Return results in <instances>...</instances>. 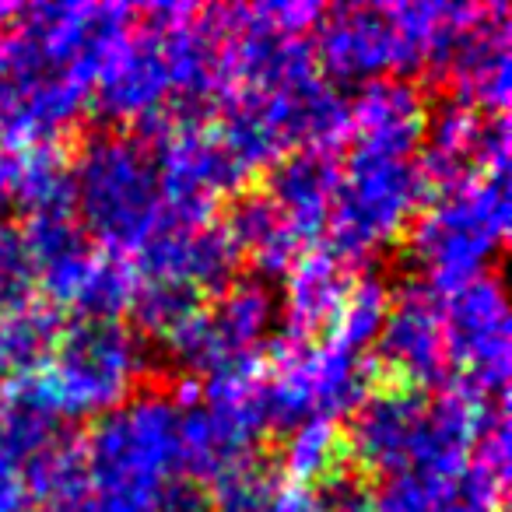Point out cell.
<instances>
[{"label": "cell", "instance_id": "cell-15", "mask_svg": "<svg viewBox=\"0 0 512 512\" xmlns=\"http://www.w3.org/2000/svg\"><path fill=\"white\" fill-rule=\"evenodd\" d=\"M428 99L407 78H376L351 99V148L414 158L425 134Z\"/></svg>", "mask_w": 512, "mask_h": 512}, {"label": "cell", "instance_id": "cell-22", "mask_svg": "<svg viewBox=\"0 0 512 512\" xmlns=\"http://www.w3.org/2000/svg\"><path fill=\"white\" fill-rule=\"evenodd\" d=\"M281 484L285 481H281L271 456L253 453L235 460L218 477H211L204 491L207 502H211V512H267V505L278 495Z\"/></svg>", "mask_w": 512, "mask_h": 512}, {"label": "cell", "instance_id": "cell-4", "mask_svg": "<svg viewBox=\"0 0 512 512\" xmlns=\"http://www.w3.org/2000/svg\"><path fill=\"white\" fill-rule=\"evenodd\" d=\"M432 200L418 158H393L348 148L341 158V183L330 207V253L351 271L369 264L379 249L393 246Z\"/></svg>", "mask_w": 512, "mask_h": 512}, {"label": "cell", "instance_id": "cell-20", "mask_svg": "<svg viewBox=\"0 0 512 512\" xmlns=\"http://www.w3.org/2000/svg\"><path fill=\"white\" fill-rule=\"evenodd\" d=\"M60 327H64L60 313L43 299H29L0 313V376L18 379L43 369Z\"/></svg>", "mask_w": 512, "mask_h": 512}, {"label": "cell", "instance_id": "cell-6", "mask_svg": "<svg viewBox=\"0 0 512 512\" xmlns=\"http://www.w3.org/2000/svg\"><path fill=\"white\" fill-rule=\"evenodd\" d=\"M442 337L453 386L481 400L505 397L509 355V302L498 274H481L442 299Z\"/></svg>", "mask_w": 512, "mask_h": 512}, {"label": "cell", "instance_id": "cell-12", "mask_svg": "<svg viewBox=\"0 0 512 512\" xmlns=\"http://www.w3.org/2000/svg\"><path fill=\"white\" fill-rule=\"evenodd\" d=\"M92 106L106 120L130 123V127L169 116V71H165L158 32L134 18L123 43L109 53L106 67L99 71Z\"/></svg>", "mask_w": 512, "mask_h": 512}, {"label": "cell", "instance_id": "cell-7", "mask_svg": "<svg viewBox=\"0 0 512 512\" xmlns=\"http://www.w3.org/2000/svg\"><path fill=\"white\" fill-rule=\"evenodd\" d=\"M376 365L383 379L414 390H449L446 337H442V299L421 281L393 288L390 313L376 337Z\"/></svg>", "mask_w": 512, "mask_h": 512}, {"label": "cell", "instance_id": "cell-31", "mask_svg": "<svg viewBox=\"0 0 512 512\" xmlns=\"http://www.w3.org/2000/svg\"><path fill=\"white\" fill-rule=\"evenodd\" d=\"M36 512H99L88 495V484L85 488H74V491H64V495H53L46 502L36 505Z\"/></svg>", "mask_w": 512, "mask_h": 512}, {"label": "cell", "instance_id": "cell-10", "mask_svg": "<svg viewBox=\"0 0 512 512\" xmlns=\"http://www.w3.org/2000/svg\"><path fill=\"white\" fill-rule=\"evenodd\" d=\"M316 67L341 85H369L400 74V43L386 4L323 8L316 22Z\"/></svg>", "mask_w": 512, "mask_h": 512}, {"label": "cell", "instance_id": "cell-13", "mask_svg": "<svg viewBox=\"0 0 512 512\" xmlns=\"http://www.w3.org/2000/svg\"><path fill=\"white\" fill-rule=\"evenodd\" d=\"M355 271L341 264L330 249H309L285 274V295L281 306L278 341L285 344H320L323 337L334 334L341 309L348 302Z\"/></svg>", "mask_w": 512, "mask_h": 512}, {"label": "cell", "instance_id": "cell-28", "mask_svg": "<svg viewBox=\"0 0 512 512\" xmlns=\"http://www.w3.org/2000/svg\"><path fill=\"white\" fill-rule=\"evenodd\" d=\"M323 512H376V484L355 467L337 470L316 488Z\"/></svg>", "mask_w": 512, "mask_h": 512}, {"label": "cell", "instance_id": "cell-21", "mask_svg": "<svg viewBox=\"0 0 512 512\" xmlns=\"http://www.w3.org/2000/svg\"><path fill=\"white\" fill-rule=\"evenodd\" d=\"M134 292H137V271L127 256L95 249L92 264H88L67 313L74 320H120L123 313H130Z\"/></svg>", "mask_w": 512, "mask_h": 512}, {"label": "cell", "instance_id": "cell-24", "mask_svg": "<svg viewBox=\"0 0 512 512\" xmlns=\"http://www.w3.org/2000/svg\"><path fill=\"white\" fill-rule=\"evenodd\" d=\"M204 309V299L186 288L162 285V281H137L134 302H130V313L137 320V330L151 334L155 341H169L172 334L186 327L193 316Z\"/></svg>", "mask_w": 512, "mask_h": 512}, {"label": "cell", "instance_id": "cell-16", "mask_svg": "<svg viewBox=\"0 0 512 512\" xmlns=\"http://www.w3.org/2000/svg\"><path fill=\"white\" fill-rule=\"evenodd\" d=\"M225 235L232 239L235 253L242 264L253 267L260 278H285L292 264L306 249L292 235L288 221L271 204L264 190H242L228 200L225 221H221Z\"/></svg>", "mask_w": 512, "mask_h": 512}, {"label": "cell", "instance_id": "cell-3", "mask_svg": "<svg viewBox=\"0 0 512 512\" xmlns=\"http://www.w3.org/2000/svg\"><path fill=\"white\" fill-rule=\"evenodd\" d=\"M509 235V183L505 176H477L456 190L432 193L425 211L407 228L421 285L439 299L488 274Z\"/></svg>", "mask_w": 512, "mask_h": 512}, {"label": "cell", "instance_id": "cell-27", "mask_svg": "<svg viewBox=\"0 0 512 512\" xmlns=\"http://www.w3.org/2000/svg\"><path fill=\"white\" fill-rule=\"evenodd\" d=\"M456 477V474H453ZM449 477L432 474H397L376 488V512H432Z\"/></svg>", "mask_w": 512, "mask_h": 512}, {"label": "cell", "instance_id": "cell-5", "mask_svg": "<svg viewBox=\"0 0 512 512\" xmlns=\"http://www.w3.org/2000/svg\"><path fill=\"white\" fill-rule=\"evenodd\" d=\"M148 372L144 337L123 320H71L39 369L53 411L67 421H99L123 407Z\"/></svg>", "mask_w": 512, "mask_h": 512}, {"label": "cell", "instance_id": "cell-2", "mask_svg": "<svg viewBox=\"0 0 512 512\" xmlns=\"http://www.w3.org/2000/svg\"><path fill=\"white\" fill-rule=\"evenodd\" d=\"M74 218L99 249L134 256L162 225V183L155 155L144 141L120 130L85 137L71 158Z\"/></svg>", "mask_w": 512, "mask_h": 512}, {"label": "cell", "instance_id": "cell-17", "mask_svg": "<svg viewBox=\"0 0 512 512\" xmlns=\"http://www.w3.org/2000/svg\"><path fill=\"white\" fill-rule=\"evenodd\" d=\"M484 116L460 102H442L439 109H428L425 134L418 144V165L425 172L432 193L456 190V186L477 179V144H481Z\"/></svg>", "mask_w": 512, "mask_h": 512}, {"label": "cell", "instance_id": "cell-1", "mask_svg": "<svg viewBox=\"0 0 512 512\" xmlns=\"http://www.w3.org/2000/svg\"><path fill=\"white\" fill-rule=\"evenodd\" d=\"M183 411L172 393L144 390L92 421L81 442L88 495L99 512H158V498L183 477Z\"/></svg>", "mask_w": 512, "mask_h": 512}, {"label": "cell", "instance_id": "cell-8", "mask_svg": "<svg viewBox=\"0 0 512 512\" xmlns=\"http://www.w3.org/2000/svg\"><path fill=\"white\" fill-rule=\"evenodd\" d=\"M428 397L432 393L414 390L404 383H383L358 404L351 425L344 428L348 460L365 477H397L411 474L418 460L421 435H425Z\"/></svg>", "mask_w": 512, "mask_h": 512}, {"label": "cell", "instance_id": "cell-25", "mask_svg": "<svg viewBox=\"0 0 512 512\" xmlns=\"http://www.w3.org/2000/svg\"><path fill=\"white\" fill-rule=\"evenodd\" d=\"M36 299V267L18 228L0 221V313Z\"/></svg>", "mask_w": 512, "mask_h": 512}, {"label": "cell", "instance_id": "cell-30", "mask_svg": "<svg viewBox=\"0 0 512 512\" xmlns=\"http://www.w3.org/2000/svg\"><path fill=\"white\" fill-rule=\"evenodd\" d=\"M267 512H323L320 498L313 488H299V484H281L278 495L271 498Z\"/></svg>", "mask_w": 512, "mask_h": 512}, {"label": "cell", "instance_id": "cell-11", "mask_svg": "<svg viewBox=\"0 0 512 512\" xmlns=\"http://www.w3.org/2000/svg\"><path fill=\"white\" fill-rule=\"evenodd\" d=\"M509 39H512V18L505 4H477L474 18L456 39L439 81L456 95L453 102L474 109V113L505 116L512 92V71H509Z\"/></svg>", "mask_w": 512, "mask_h": 512}, {"label": "cell", "instance_id": "cell-26", "mask_svg": "<svg viewBox=\"0 0 512 512\" xmlns=\"http://www.w3.org/2000/svg\"><path fill=\"white\" fill-rule=\"evenodd\" d=\"M502 488H505L502 481H495L491 474H484V470L467 463L460 474L449 477L446 491L432 505V512H498Z\"/></svg>", "mask_w": 512, "mask_h": 512}, {"label": "cell", "instance_id": "cell-9", "mask_svg": "<svg viewBox=\"0 0 512 512\" xmlns=\"http://www.w3.org/2000/svg\"><path fill=\"white\" fill-rule=\"evenodd\" d=\"M130 264L137 281H162L204 299V295H221L239 278L242 260L221 221H204V225L162 221Z\"/></svg>", "mask_w": 512, "mask_h": 512}, {"label": "cell", "instance_id": "cell-19", "mask_svg": "<svg viewBox=\"0 0 512 512\" xmlns=\"http://www.w3.org/2000/svg\"><path fill=\"white\" fill-rule=\"evenodd\" d=\"M348 463V442H344V425L327 418H306L285 432L281 456L274 460L281 481L309 488H320L327 477L344 470Z\"/></svg>", "mask_w": 512, "mask_h": 512}, {"label": "cell", "instance_id": "cell-29", "mask_svg": "<svg viewBox=\"0 0 512 512\" xmlns=\"http://www.w3.org/2000/svg\"><path fill=\"white\" fill-rule=\"evenodd\" d=\"M0 512H36V498L25 481L22 463L0 456Z\"/></svg>", "mask_w": 512, "mask_h": 512}, {"label": "cell", "instance_id": "cell-18", "mask_svg": "<svg viewBox=\"0 0 512 512\" xmlns=\"http://www.w3.org/2000/svg\"><path fill=\"white\" fill-rule=\"evenodd\" d=\"M11 204L22 207L25 218L74 214L71 155L64 144H39L11 155Z\"/></svg>", "mask_w": 512, "mask_h": 512}, {"label": "cell", "instance_id": "cell-14", "mask_svg": "<svg viewBox=\"0 0 512 512\" xmlns=\"http://www.w3.org/2000/svg\"><path fill=\"white\" fill-rule=\"evenodd\" d=\"M337 183H341V151H288L281 162L267 169L264 193L288 221L302 249L316 246L327 235Z\"/></svg>", "mask_w": 512, "mask_h": 512}, {"label": "cell", "instance_id": "cell-23", "mask_svg": "<svg viewBox=\"0 0 512 512\" xmlns=\"http://www.w3.org/2000/svg\"><path fill=\"white\" fill-rule=\"evenodd\" d=\"M390 299H393V288L386 285L379 274H362V278H355L351 281L348 302H344V309H341V320H337L330 337L348 344V348L372 355L379 330H383V323H386V313H390Z\"/></svg>", "mask_w": 512, "mask_h": 512}, {"label": "cell", "instance_id": "cell-32", "mask_svg": "<svg viewBox=\"0 0 512 512\" xmlns=\"http://www.w3.org/2000/svg\"><path fill=\"white\" fill-rule=\"evenodd\" d=\"M11 204V155L0 151V214Z\"/></svg>", "mask_w": 512, "mask_h": 512}]
</instances>
